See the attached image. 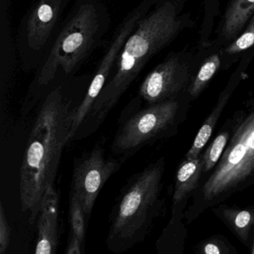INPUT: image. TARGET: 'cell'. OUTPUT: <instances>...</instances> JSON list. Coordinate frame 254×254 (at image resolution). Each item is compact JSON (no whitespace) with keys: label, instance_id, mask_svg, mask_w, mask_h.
Segmentation results:
<instances>
[{"label":"cell","instance_id":"cell-21","mask_svg":"<svg viewBox=\"0 0 254 254\" xmlns=\"http://www.w3.org/2000/svg\"><path fill=\"white\" fill-rule=\"evenodd\" d=\"M222 252L221 247L214 242H207L203 247V253L205 254H220Z\"/></svg>","mask_w":254,"mask_h":254},{"label":"cell","instance_id":"cell-11","mask_svg":"<svg viewBox=\"0 0 254 254\" xmlns=\"http://www.w3.org/2000/svg\"><path fill=\"white\" fill-rule=\"evenodd\" d=\"M59 194L52 185L44 194L38 215L35 254H56L59 245Z\"/></svg>","mask_w":254,"mask_h":254},{"label":"cell","instance_id":"cell-19","mask_svg":"<svg viewBox=\"0 0 254 254\" xmlns=\"http://www.w3.org/2000/svg\"><path fill=\"white\" fill-rule=\"evenodd\" d=\"M254 46V14L249 20L246 29L229 44L224 53L227 55H238Z\"/></svg>","mask_w":254,"mask_h":254},{"label":"cell","instance_id":"cell-14","mask_svg":"<svg viewBox=\"0 0 254 254\" xmlns=\"http://www.w3.org/2000/svg\"><path fill=\"white\" fill-rule=\"evenodd\" d=\"M230 95H231V93L230 91H227V90L221 93L219 99H218V103L215 105L211 114H209L206 121L202 125L200 130H198L195 138H194L191 148L186 154L187 160H193V159L199 157L200 151L210 139L214 128L216 126L217 122H218L224 107L227 105Z\"/></svg>","mask_w":254,"mask_h":254},{"label":"cell","instance_id":"cell-7","mask_svg":"<svg viewBox=\"0 0 254 254\" xmlns=\"http://www.w3.org/2000/svg\"><path fill=\"white\" fill-rule=\"evenodd\" d=\"M139 100L137 96L130 101L123 112L124 117H122L111 146L114 154L131 155L160 138L175 121L179 108L175 99L138 109Z\"/></svg>","mask_w":254,"mask_h":254},{"label":"cell","instance_id":"cell-2","mask_svg":"<svg viewBox=\"0 0 254 254\" xmlns=\"http://www.w3.org/2000/svg\"><path fill=\"white\" fill-rule=\"evenodd\" d=\"M182 1L156 0L139 20L126 40L108 82L87 117V123L100 125L147 64L189 25V19L181 13Z\"/></svg>","mask_w":254,"mask_h":254},{"label":"cell","instance_id":"cell-10","mask_svg":"<svg viewBox=\"0 0 254 254\" xmlns=\"http://www.w3.org/2000/svg\"><path fill=\"white\" fill-rule=\"evenodd\" d=\"M190 78V65L182 55H170L146 75L139 86V98L148 105L175 99Z\"/></svg>","mask_w":254,"mask_h":254},{"label":"cell","instance_id":"cell-5","mask_svg":"<svg viewBox=\"0 0 254 254\" xmlns=\"http://www.w3.org/2000/svg\"><path fill=\"white\" fill-rule=\"evenodd\" d=\"M69 0H37L22 19L16 36L21 69L36 70L64 20Z\"/></svg>","mask_w":254,"mask_h":254},{"label":"cell","instance_id":"cell-1","mask_svg":"<svg viewBox=\"0 0 254 254\" xmlns=\"http://www.w3.org/2000/svg\"><path fill=\"white\" fill-rule=\"evenodd\" d=\"M61 81L45 91V98L29 134L20 172L22 212L32 224L38 218L43 198L54 185L62 151L69 142L72 101Z\"/></svg>","mask_w":254,"mask_h":254},{"label":"cell","instance_id":"cell-13","mask_svg":"<svg viewBox=\"0 0 254 254\" xmlns=\"http://www.w3.org/2000/svg\"><path fill=\"white\" fill-rule=\"evenodd\" d=\"M203 158L187 160L180 166L175 178L173 205L181 203L198 184L203 171Z\"/></svg>","mask_w":254,"mask_h":254},{"label":"cell","instance_id":"cell-8","mask_svg":"<svg viewBox=\"0 0 254 254\" xmlns=\"http://www.w3.org/2000/svg\"><path fill=\"white\" fill-rule=\"evenodd\" d=\"M155 2L156 0H142L117 26L94 75L90 80L83 100L71 112L69 130L71 139L75 137L78 129L90 114L98 96L108 82L126 40L134 30L139 20L148 13Z\"/></svg>","mask_w":254,"mask_h":254},{"label":"cell","instance_id":"cell-9","mask_svg":"<svg viewBox=\"0 0 254 254\" xmlns=\"http://www.w3.org/2000/svg\"><path fill=\"white\" fill-rule=\"evenodd\" d=\"M118 160L107 159L102 147L95 146L91 151L75 159L71 182L70 194L78 197L89 221L95 202L108 180L121 167Z\"/></svg>","mask_w":254,"mask_h":254},{"label":"cell","instance_id":"cell-4","mask_svg":"<svg viewBox=\"0 0 254 254\" xmlns=\"http://www.w3.org/2000/svg\"><path fill=\"white\" fill-rule=\"evenodd\" d=\"M163 160L132 175L119 194L111 212L108 249L122 254L143 242L162 206L160 200Z\"/></svg>","mask_w":254,"mask_h":254},{"label":"cell","instance_id":"cell-18","mask_svg":"<svg viewBox=\"0 0 254 254\" xmlns=\"http://www.w3.org/2000/svg\"><path fill=\"white\" fill-rule=\"evenodd\" d=\"M229 137H230V135H229L228 132L224 131L220 133L212 141V143L206 150L204 156L202 157L203 163V172H209V170L215 167V165L221 159V156L224 153V150L228 142Z\"/></svg>","mask_w":254,"mask_h":254},{"label":"cell","instance_id":"cell-3","mask_svg":"<svg viewBox=\"0 0 254 254\" xmlns=\"http://www.w3.org/2000/svg\"><path fill=\"white\" fill-rule=\"evenodd\" d=\"M102 0H76L35 70L30 94L41 96L56 81L70 78L102 45L111 27Z\"/></svg>","mask_w":254,"mask_h":254},{"label":"cell","instance_id":"cell-12","mask_svg":"<svg viewBox=\"0 0 254 254\" xmlns=\"http://www.w3.org/2000/svg\"><path fill=\"white\" fill-rule=\"evenodd\" d=\"M254 14V0H230L221 24L220 37L234 41Z\"/></svg>","mask_w":254,"mask_h":254},{"label":"cell","instance_id":"cell-17","mask_svg":"<svg viewBox=\"0 0 254 254\" xmlns=\"http://www.w3.org/2000/svg\"><path fill=\"white\" fill-rule=\"evenodd\" d=\"M69 220L71 234L69 238H75L84 247L85 242L86 221L84 209L76 196L69 195Z\"/></svg>","mask_w":254,"mask_h":254},{"label":"cell","instance_id":"cell-16","mask_svg":"<svg viewBox=\"0 0 254 254\" xmlns=\"http://www.w3.org/2000/svg\"><path fill=\"white\" fill-rule=\"evenodd\" d=\"M221 66V59L218 53L209 56L203 62L189 87V93L191 97L195 98L204 90Z\"/></svg>","mask_w":254,"mask_h":254},{"label":"cell","instance_id":"cell-6","mask_svg":"<svg viewBox=\"0 0 254 254\" xmlns=\"http://www.w3.org/2000/svg\"><path fill=\"white\" fill-rule=\"evenodd\" d=\"M254 174V111L242 114L218 166L203 187L206 200L242 185Z\"/></svg>","mask_w":254,"mask_h":254},{"label":"cell","instance_id":"cell-15","mask_svg":"<svg viewBox=\"0 0 254 254\" xmlns=\"http://www.w3.org/2000/svg\"><path fill=\"white\" fill-rule=\"evenodd\" d=\"M222 214L236 235L246 242L254 225V209H225Z\"/></svg>","mask_w":254,"mask_h":254},{"label":"cell","instance_id":"cell-22","mask_svg":"<svg viewBox=\"0 0 254 254\" xmlns=\"http://www.w3.org/2000/svg\"><path fill=\"white\" fill-rule=\"evenodd\" d=\"M251 253H252L253 254H254V245H253L252 251H251Z\"/></svg>","mask_w":254,"mask_h":254},{"label":"cell","instance_id":"cell-20","mask_svg":"<svg viewBox=\"0 0 254 254\" xmlns=\"http://www.w3.org/2000/svg\"><path fill=\"white\" fill-rule=\"evenodd\" d=\"M11 229L4 210L3 204L0 202V254H4L10 244Z\"/></svg>","mask_w":254,"mask_h":254}]
</instances>
